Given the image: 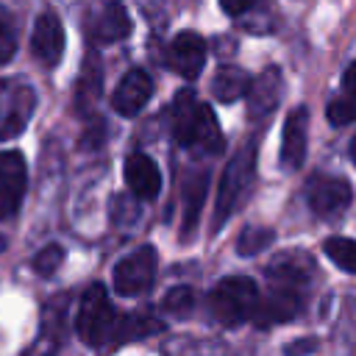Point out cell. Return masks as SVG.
<instances>
[{"mask_svg":"<svg viewBox=\"0 0 356 356\" xmlns=\"http://www.w3.org/2000/svg\"><path fill=\"white\" fill-rule=\"evenodd\" d=\"M117 323H120V314L111 306V300L106 295V286L103 284H92L81 295L78 317H75V331H78L81 342L89 345V348L114 345Z\"/></svg>","mask_w":356,"mask_h":356,"instance_id":"6da1fadb","label":"cell"},{"mask_svg":"<svg viewBox=\"0 0 356 356\" xmlns=\"http://www.w3.org/2000/svg\"><path fill=\"white\" fill-rule=\"evenodd\" d=\"M259 306V286L253 278L228 275L209 292V312L220 325H239L253 317Z\"/></svg>","mask_w":356,"mask_h":356,"instance_id":"7a4b0ae2","label":"cell"},{"mask_svg":"<svg viewBox=\"0 0 356 356\" xmlns=\"http://www.w3.org/2000/svg\"><path fill=\"white\" fill-rule=\"evenodd\" d=\"M253 175H256V145L248 142L242 145L231 161L225 164L222 170V178H220V189H217V206H214V231L236 211V206L245 200L250 184H253Z\"/></svg>","mask_w":356,"mask_h":356,"instance_id":"3957f363","label":"cell"},{"mask_svg":"<svg viewBox=\"0 0 356 356\" xmlns=\"http://www.w3.org/2000/svg\"><path fill=\"white\" fill-rule=\"evenodd\" d=\"M36 108V92L19 78H0V142L25 131Z\"/></svg>","mask_w":356,"mask_h":356,"instance_id":"277c9868","label":"cell"},{"mask_svg":"<svg viewBox=\"0 0 356 356\" xmlns=\"http://www.w3.org/2000/svg\"><path fill=\"white\" fill-rule=\"evenodd\" d=\"M156 264H159V259H156V250L150 245H142V248L131 250L128 256H122L114 264V273H111L114 292L120 298H139V295H145L153 286Z\"/></svg>","mask_w":356,"mask_h":356,"instance_id":"5b68a950","label":"cell"},{"mask_svg":"<svg viewBox=\"0 0 356 356\" xmlns=\"http://www.w3.org/2000/svg\"><path fill=\"white\" fill-rule=\"evenodd\" d=\"M306 200L309 209L323 217V220H337L353 200V189L345 178H334V175H317L309 181L306 186Z\"/></svg>","mask_w":356,"mask_h":356,"instance_id":"8992f818","label":"cell"},{"mask_svg":"<svg viewBox=\"0 0 356 356\" xmlns=\"http://www.w3.org/2000/svg\"><path fill=\"white\" fill-rule=\"evenodd\" d=\"M25 159L17 150H0V220H11L25 197Z\"/></svg>","mask_w":356,"mask_h":356,"instance_id":"52a82bcc","label":"cell"},{"mask_svg":"<svg viewBox=\"0 0 356 356\" xmlns=\"http://www.w3.org/2000/svg\"><path fill=\"white\" fill-rule=\"evenodd\" d=\"M167 64L172 72H178L181 78L192 81L200 75L203 64H206V42L200 33L195 31H181L167 50Z\"/></svg>","mask_w":356,"mask_h":356,"instance_id":"ba28073f","label":"cell"},{"mask_svg":"<svg viewBox=\"0 0 356 356\" xmlns=\"http://www.w3.org/2000/svg\"><path fill=\"white\" fill-rule=\"evenodd\" d=\"M306 142H309V108L298 106L284 120L281 134V167L284 170H300L306 161Z\"/></svg>","mask_w":356,"mask_h":356,"instance_id":"9c48e42d","label":"cell"},{"mask_svg":"<svg viewBox=\"0 0 356 356\" xmlns=\"http://www.w3.org/2000/svg\"><path fill=\"white\" fill-rule=\"evenodd\" d=\"M31 53L42 67H56L64 53V25L53 11L39 14L31 33Z\"/></svg>","mask_w":356,"mask_h":356,"instance_id":"30bf717a","label":"cell"},{"mask_svg":"<svg viewBox=\"0 0 356 356\" xmlns=\"http://www.w3.org/2000/svg\"><path fill=\"white\" fill-rule=\"evenodd\" d=\"M281 92H284V78H281V70L278 67H267L261 70L256 78H250V86H248V117L250 120H264L275 111L278 100H281Z\"/></svg>","mask_w":356,"mask_h":356,"instance_id":"8fae6325","label":"cell"},{"mask_svg":"<svg viewBox=\"0 0 356 356\" xmlns=\"http://www.w3.org/2000/svg\"><path fill=\"white\" fill-rule=\"evenodd\" d=\"M312 275H314V264L306 253H281L267 267L270 286L289 289V292H298V295H303V289L312 284Z\"/></svg>","mask_w":356,"mask_h":356,"instance_id":"7c38bea8","label":"cell"},{"mask_svg":"<svg viewBox=\"0 0 356 356\" xmlns=\"http://www.w3.org/2000/svg\"><path fill=\"white\" fill-rule=\"evenodd\" d=\"M153 95V78L145 70H128L111 95V108L120 117H136Z\"/></svg>","mask_w":356,"mask_h":356,"instance_id":"4fadbf2b","label":"cell"},{"mask_svg":"<svg viewBox=\"0 0 356 356\" xmlns=\"http://www.w3.org/2000/svg\"><path fill=\"white\" fill-rule=\"evenodd\" d=\"M122 175H125V186L134 197L139 200H153L159 192H161V172L156 167V161L139 150H134L128 159H125V167H122Z\"/></svg>","mask_w":356,"mask_h":356,"instance_id":"5bb4252c","label":"cell"},{"mask_svg":"<svg viewBox=\"0 0 356 356\" xmlns=\"http://www.w3.org/2000/svg\"><path fill=\"white\" fill-rule=\"evenodd\" d=\"M300 309H303V295L289 292V289L270 286L267 298H259V306L253 312V320H256L259 328H270V325L289 323Z\"/></svg>","mask_w":356,"mask_h":356,"instance_id":"9a60e30c","label":"cell"},{"mask_svg":"<svg viewBox=\"0 0 356 356\" xmlns=\"http://www.w3.org/2000/svg\"><path fill=\"white\" fill-rule=\"evenodd\" d=\"M206 186H209V172L206 170H192L181 181V209H184V234H189L200 217L203 200H206Z\"/></svg>","mask_w":356,"mask_h":356,"instance_id":"2e32d148","label":"cell"},{"mask_svg":"<svg viewBox=\"0 0 356 356\" xmlns=\"http://www.w3.org/2000/svg\"><path fill=\"white\" fill-rule=\"evenodd\" d=\"M200 106L195 100V95L189 89L178 92L175 100H172V117H170V125H172V139L181 145V147H189V139H192V131L197 125V117H200Z\"/></svg>","mask_w":356,"mask_h":356,"instance_id":"e0dca14e","label":"cell"},{"mask_svg":"<svg viewBox=\"0 0 356 356\" xmlns=\"http://www.w3.org/2000/svg\"><path fill=\"white\" fill-rule=\"evenodd\" d=\"M248 86H250V75L242 67L225 64L211 78V97L220 103H236L239 97L248 95Z\"/></svg>","mask_w":356,"mask_h":356,"instance_id":"ac0fdd59","label":"cell"},{"mask_svg":"<svg viewBox=\"0 0 356 356\" xmlns=\"http://www.w3.org/2000/svg\"><path fill=\"white\" fill-rule=\"evenodd\" d=\"M131 31V17L125 14V8L120 3L106 6L95 19H92V36L97 42H117L125 39Z\"/></svg>","mask_w":356,"mask_h":356,"instance_id":"d6986e66","label":"cell"},{"mask_svg":"<svg viewBox=\"0 0 356 356\" xmlns=\"http://www.w3.org/2000/svg\"><path fill=\"white\" fill-rule=\"evenodd\" d=\"M100 89H103V70H100V61L95 56H89L83 61L78 83H75V108L86 111L100 97Z\"/></svg>","mask_w":356,"mask_h":356,"instance_id":"ffe728a7","label":"cell"},{"mask_svg":"<svg viewBox=\"0 0 356 356\" xmlns=\"http://www.w3.org/2000/svg\"><path fill=\"white\" fill-rule=\"evenodd\" d=\"M189 147L203 150V153H217L222 147V131H220V125L214 120V111L209 106H200V117H197V125L192 131Z\"/></svg>","mask_w":356,"mask_h":356,"instance_id":"44dd1931","label":"cell"},{"mask_svg":"<svg viewBox=\"0 0 356 356\" xmlns=\"http://www.w3.org/2000/svg\"><path fill=\"white\" fill-rule=\"evenodd\" d=\"M156 331H161V323L156 317H147V314H120L114 345H122V342H131V339H142V337H150Z\"/></svg>","mask_w":356,"mask_h":356,"instance_id":"7402d4cb","label":"cell"},{"mask_svg":"<svg viewBox=\"0 0 356 356\" xmlns=\"http://www.w3.org/2000/svg\"><path fill=\"white\" fill-rule=\"evenodd\" d=\"M325 256L345 273H353L356 275V239H348V236H328L325 245H323Z\"/></svg>","mask_w":356,"mask_h":356,"instance_id":"603a6c76","label":"cell"},{"mask_svg":"<svg viewBox=\"0 0 356 356\" xmlns=\"http://www.w3.org/2000/svg\"><path fill=\"white\" fill-rule=\"evenodd\" d=\"M273 239H275V234H273V228H245L242 234H239V239H236V253L239 256H259L261 250H267L270 245H273Z\"/></svg>","mask_w":356,"mask_h":356,"instance_id":"cb8c5ba5","label":"cell"},{"mask_svg":"<svg viewBox=\"0 0 356 356\" xmlns=\"http://www.w3.org/2000/svg\"><path fill=\"white\" fill-rule=\"evenodd\" d=\"M161 309H164L167 314L186 317V314L195 309V292H192V286H172V289L164 295Z\"/></svg>","mask_w":356,"mask_h":356,"instance_id":"d4e9b609","label":"cell"},{"mask_svg":"<svg viewBox=\"0 0 356 356\" xmlns=\"http://www.w3.org/2000/svg\"><path fill=\"white\" fill-rule=\"evenodd\" d=\"M328 122L331 125H348V122H356V95L353 92H345V95H337L331 103H328Z\"/></svg>","mask_w":356,"mask_h":356,"instance_id":"484cf974","label":"cell"},{"mask_svg":"<svg viewBox=\"0 0 356 356\" xmlns=\"http://www.w3.org/2000/svg\"><path fill=\"white\" fill-rule=\"evenodd\" d=\"M17 53V22L8 8L0 6V64H8Z\"/></svg>","mask_w":356,"mask_h":356,"instance_id":"4316f807","label":"cell"},{"mask_svg":"<svg viewBox=\"0 0 356 356\" xmlns=\"http://www.w3.org/2000/svg\"><path fill=\"white\" fill-rule=\"evenodd\" d=\"M61 261H64V250H61L58 245H47V248H42V250L33 256L31 270H33L36 275L47 278V275H53V273L61 267Z\"/></svg>","mask_w":356,"mask_h":356,"instance_id":"83f0119b","label":"cell"},{"mask_svg":"<svg viewBox=\"0 0 356 356\" xmlns=\"http://www.w3.org/2000/svg\"><path fill=\"white\" fill-rule=\"evenodd\" d=\"M56 353V337H47L42 334L31 348H25L19 356H53Z\"/></svg>","mask_w":356,"mask_h":356,"instance_id":"f1b7e54d","label":"cell"},{"mask_svg":"<svg viewBox=\"0 0 356 356\" xmlns=\"http://www.w3.org/2000/svg\"><path fill=\"white\" fill-rule=\"evenodd\" d=\"M253 3H256V0H220V8H222L228 17H239V14H245Z\"/></svg>","mask_w":356,"mask_h":356,"instance_id":"f546056e","label":"cell"},{"mask_svg":"<svg viewBox=\"0 0 356 356\" xmlns=\"http://www.w3.org/2000/svg\"><path fill=\"white\" fill-rule=\"evenodd\" d=\"M317 348V342L309 337V339H295V342H289L286 345V356H303V353H309V350H314Z\"/></svg>","mask_w":356,"mask_h":356,"instance_id":"4dcf8cb0","label":"cell"},{"mask_svg":"<svg viewBox=\"0 0 356 356\" xmlns=\"http://www.w3.org/2000/svg\"><path fill=\"white\" fill-rule=\"evenodd\" d=\"M342 86H345V92H353V95H356V61L345 70V75H342Z\"/></svg>","mask_w":356,"mask_h":356,"instance_id":"1f68e13d","label":"cell"},{"mask_svg":"<svg viewBox=\"0 0 356 356\" xmlns=\"http://www.w3.org/2000/svg\"><path fill=\"white\" fill-rule=\"evenodd\" d=\"M350 161H353V164H356V136H353V139H350Z\"/></svg>","mask_w":356,"mask_h":356,"instance_id":"d6a6232c","label":"cell"}]
</instances>
